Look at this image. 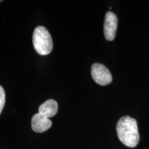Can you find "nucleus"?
Masks as SVG:
<instances>
[{
    "mask_svg": "<svg viewBox=\"0 0 149 149\" xmlns=\"http://www.w3.org/2000/svg\"><path fill=\"white\" fill-rule=\"evenodd\" d=\"M91 75L93 80L101 86H107L112 81V75L109 69L99 63H95L91 67Z\"/></svg>",
    "mask_w": 149,
    "mask_h": 149,
    "instance_id": "3",
    "label": "nucleus"
},
{
    "mask_svg": "<svg viewBox=\"0 0 149 149\" xmlns=\"http://www.w3.org/2000/svg\"><path fill=\"white\" fill-rule=\"evenodd\" d=\"M5 102H6V94L4 89L3 88V87L1 86H0V114L2 112L3 107L5 105Z\"/></svg>",
    "mask_w": 149,
    "mask_h": 149,
    "instance_id": "7",
    "label": "nucleus"
},
{
    "mask_svg": "<svg viewBox=\"0 0 149 149\" xmlns=\"http://www.w3.org/2000/svg\"><path fill=\"white\" fill-rule=\"evenodd\" d=\"M117 27V17L116 15L112 12L107 13L104 19V33L108 41H113L116 35Z\"/></svg>",
    "mask_w": 149,
    "mask_h": 149,
    "instance_id": "4",
    "label": "nucleus"
},
{
    "mask_svg": "<svg viewBox=\"0 0 149 149\" xmlns=\"http://www.w3.org/2000/svg\"><path fill=\"white\" fill-rule=\"evenodd\" d=\"M33 130L36 133H43L49 129L52 126V122L50 119L46 118L40 113L33 115L31 120Z\"/></svg>",
    "mask_w": 149,
    "mask_h": 149,
    "instance_id": "5",
    "label": "nucleus"
},
{
    "mask_svg": "<svg viewBox=\"0 0 149 149\" xmlns=\"http://www.w3.org/2000/svg\"><path fill=\"white\" fill-rule=\"evenodd\" d=\"M57 111H58L57 102L54 100H48L39 107L38 113L49 119L55 116L57 114Z\"/></svg>",
    "mask_w": 149,
    "mask_h": 149,
    "instance_id": "6",
    "label": "nucleus"
},
{
    "mask_svg": "<svg viewBox=\"0 0 149 149\" xmlns=\"http://www.w3.org/2000/svg\"><path fill=\"white\" fill-rule=\"evenodd\" d=\"M1 1H1V0H0V2H1Z\"/></svg>",
    "mask_w": 149,
    "mask_h": 149,
    "instance_id": "8",
    "label": "nucleus"
},
{
    "mask_svg": "<svg viewBox=\"0 0 149 149\" xmlns=\"http://www.w3.org/2000/svg\"><path fill=\"white\" fill-rule=\"evenodd\" d=\"M116 130L119 139L125 146L134 148L138 144L139 135L135 119L129 116L122 117L117 122Z\"/></svg>",
    "mask_w": 149,
    "mask_h": 149,
    "instance_id": "1",
    "label": "nucleus"
},
{
    "mask_svg": "<svg viewBox=\"0 0 149 149\" xmlns=\"http://www.w3.org/2000/svg\"><path fill=\"white\" fill-rule=\"evenodd\" d=\"M33 43L35 51L41 55H47L53 50L51 35L44 26H37L33 35Z\"/></svg>",
    "mask_w": 149,
    "mask_h": 149,
    "instance_id": "2",
    "label": "nucleus"
}]
</instances>
